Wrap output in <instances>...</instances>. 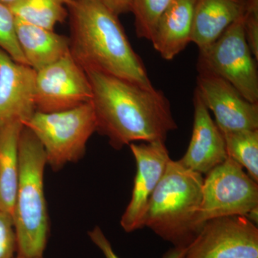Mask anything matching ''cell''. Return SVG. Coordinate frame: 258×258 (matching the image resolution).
<instances>
[{"label": "cell", "mask_w": 258, "mask_h": 258, "mask_svg": "<svg viewBox=\"0 0 258 258\" xmlns=\"http://www.w3.org/2000/svg\"><path fill=\"white\" fill-rule=\"evenodd\" d=\"M92 89L96 132L115 150L137 142H165L177 128L165 93L96 71H86Z\"/></svg>", "instance_id": "cell-1"}, {"label": "cell", "mask_w": 258, "mask_h": 258, "mask_svg": "<svg viewBox=\"0 0 258 258\" xmlns=\"http://www.w3.org/2000/svg\"><path fill=\"white\" fill-rule=\"evenodd\" d=\"M203 181V174L170 159L149 200L144 227L174 247L186 248L202 229L198 218Z\"/></svg>", "instance_id": "cell-3"}, {"label": "cell", "mask_w": 258, "mask_h": 258, "mask_svg": "<svg viewBox=\"0 0 258 258\" xmlns=\"http://www.w3.org/2000/svg\"><path fill=\"white\" fill-rule=\"evenodd\" d=\"M117 16L129 13L132 9L133 0H102Z\"/></svg>", "instance_id": "cell-25"}, {"label": "cell", "mask_w": 258, "mask_h": 258, "mask_svg": "<svg viewBox=\"0 0 258 258\" xmlns=\"http://www.w3.org/2000/svg\"><path fill=\"white\" fill-rule=\"evenodd\" d=\"M24 124L11 120L0 124V210L12 215L19 173V140Z\"/></svg>", "instance_id": "cell-17"}, {"label": "cell", "mask_w": 258, "mask_h": 258, "mask_svg": "<svg viewBox=\"0 0 258 258\" xmlns=\"http://www.w3.org/2000/svg\"><path fill=\"white\" fill-rule=\"evenodd\" d=\"M249 0H197L191 42L199 49L216 41L247 12Z\"/></svg>", "instance_id": "cell-14"}, {"label": "cell", "mask_w": 258, "mask_h": 258, "mask_svg": "<svg viewBox=\"0 0 258 258\" xmlns=\"http://www.w3.org/2000/svg\"><path fill=\"white\" fill-rule=\"evenodd\" d=\"M227 157L247 170L258 183V129L222 133Z\"/></svg>", "instance_id": "cell-19"}, {"label": "cell", "mask_w": 258, "mask_h": 258, "mask_svg": "<svg viewBox=\"0 0 258 258\" xmlns=\"http://www.w3.org/2000/svg\"><path fill=\"white\" fill-rule=\"evenodd\" d=\"M258 207V183L240 164L227 157L204 178L199 225L217 217L246 216Z\"/></svg>", "instance_id": "cell-7"}, {"label": "cell", "mask_w": 258, "mask_h": 258, "mask_svg": "<svg viewBox=\"0 0 258 258\" xmlns=\"http://www.w3.org/2000/svg\"><path fill=\"white\" fill-rule=\"evenodd\" d=\"M71 0H20L10 8L15 16L27 23L54 30L69 18Z\"/></svg>", "instance_id": "cell-18"}, {"label": "cell", "mask_w": 258, "mask_h": 258, "mask_svg": "<svg viewBox=\"0 0 258 258\" xmlns=\"http://www.w3.org/2000/svg\"><path fill=\"white\" fill-rule=\"evenodd\" d=\"M194 123L189 147L179 162L190 170L206 175L227 159L225 139L195 89Z\"/></svg>", "instance_id": "cell-13"}, {"label": "cell", "mask_w": 258, "mask_h": 258, "mask_svg": "<svg viewBox=\"0 0 258 258\" xmlns=\"http://www.w3.org/2000/svg\"><path fill=\"white\" fill-rule=\"evenodd\" d=\"M88 235L93 243L101 249L105 257L119 258L113 250L111 242L107 239L106 235L99 227L97 226L92 230L88 232ZM185 252L186 248L174 247L165 254L164 258H184Z\"/></svg>", "instance_id": "cell-24"}, {"label": "cell", "mask_w": 258, "mask_h": 258, "mask_svg": "<svg viewBox=\"0 0 258 258\" xmlns=\"http://www.w3.org/2000/svg\"><path fill=\"white\" fill-rule=\"evenodd\" d=\"M129 146L137 163V174L132 199L120 220V225L126 232L144 228L149 200L171 159L165 142H142Z\"/></svg>", "instance_id": "cell-10"}, {"label": "cell", "mask_w": 258, "mask_h": 258, "mask_svg": "<svg viewBox=\"0 0 258 258\" xmlns=\"http://www.w3.org/2000/svg\"><path fill=\"white\" fill-rule=\"evenodd\" d=\"M15 30L27 64L35 71L70 53L69 38L16 18Z\"/></svg>", "instance_id": "cell-16"}, {"label": "cell", "mask_w": 258, "mask_h": 258, "mask_svg": "<svg viewBox=\"0 0 258 258\" xmlns=\"http://www.w3.org/2000/svg\"><path fill=\"white\" fill-rule=\"evenodd\" d=\"M24 125L42 144L47 164L55 171L82 159L88 141L96 132L91 102L63 111L35 112Z\"/></svg>", "instance_id": "cell-5"}, {"label": "cell", "mask_w": 258, "mask_h": 258, "mask_svg": "<svg viewBox=\"0 0 258 258\" xmlns=\"http://www.w3.org/2000/svg\"><path fill=\"white\" fill-rule=\"evenodd\" d=\"M68 10L70 54L85 71L154 87L118 16L102 0H71Z\"/></svg>", "instance_id": "cell-2"}, {"label": "cell", "mask_w": 258, "mask_h": 258, "mask_svg": "<svg viewBox=\"0 0 258 258\" xmlns=\"http://www.w3.org/2000/svg\"><path fill=\"white\" fill-rule=\"evenodd\" d=\"M198 91L204 104L215 117L222 133L258 129V103H252L228 81L198 74Z\"/></svg>", "instance_id": "cell-11"}, {"label": "cell", "mask_w": 258, "mask_h": 258, "mask_svg": "<svg viewBox=\"0 0 258 258\" xmlns=\"http://www.w3.org/2000/svg\"><path fill=\"white\" fill-rule=\"evenodd\" d=\"M46 156L42 144L24 125L19 140V173L13 217L16 257H43L50 235V222L44 193Z\"/></svg>", "instance_id": "cell-4"}, {"label": "cell", "mask_w": 258, "mask_h": 258, "mask_svg": "<svg viewBox=\"0 0 258 258\" xmlns=\"http://www.w3.org/2000/svg\"><path fill=\"white\" fill-rule=\"evenodd\" d=\"M173 0H133L131 12L139 38L150 41L159 18Z\"/></svg>", "instance_id": "cell-20"}, {"label": "cell", "mask_w": 258, "mask_h": 258, "mask_svg": "<svg viewBox=\"0 0 258 258\" xmlns=\"http://www.w3.org/2000/svg\"><path fill=\"white\" fill-rule=\"evenodd\" d=\"M15 23L16 17L10 8L0 3V49L19 63L27 64L17 39Z\"/></svg>", "instance_id": "cell-21"}, {"label": "cell", "mask_w": 258, "mask_h": 258, "mask_svg": "<svg viewBox=\"0 0 258 258\" xmlns=\"http://www.w3.org/2000/svg\"><path fill=\"white\" fill-rule=\"evenodd\" d=\"M18 242L13 217L0 210V258H16Z\"/></svg>", "instance_id": "cell-22"}, {"label": "cell", "mask_w": 258, "mask_h": 258, "mask_svg": "<svg viewBox=\"0 0 258 258\" xmlns=\"http://www.w3.org/2000/svg\"><path fill=\"white\" fill-rule=\"evenodd\" d=\"M16 258H25V257H16ZM28 258H43V257H28Z\"/></svg>", "instance_id": "cell-28"}, {"label": "cell", "mask_w": 258, "mask_h": 258, "mask_svg": "<svg viewBox=\"0 0 258 258\" xmlns=\"http://www.w3.org/2000/svg\"><path fill=\"white\" fill-rule=\"evenodd\" d=\"M196 1L173 0L159 18L150 41L164 60H172L191 42Z\"/></svg>", "instance_id": "cell-15"}, {"label": "cell", "mask_w": 258, "mask_h": 258, "mask_svg": "<svg viewBox=\"0 0 258 258\" xmlns=\"http://www.w3.org/2000/svg\"><path fill=\"white\" fill-rule=\"evenodd\" d=\"M35 75L0 49V124L11 120L25 124L35 113Z\"/></svg>", "instance_id": "cell-12"}, {"label": "cell", "mask_w": 258, "mask_h": 258, "mask_svg": "<svg viewBox=\"0 0 258 258\" xmlns=\"http://www.w3.org/2000/svg\"><path fill=\"white\" fill-rule=\"evenodd\" d=\"M35 72V112L63 111L91 101L88 75L71 54Z\"/></svg>", "instance_id": "cell-8"}, {"label": "cell", "mask_w": 258, "mask_h": 258, "mask_svg": "<svg viewBox=\"0 0 258 258\" xmlns=\"http://www.w3.org/2000/svg\"><path fill=\"white\" fill-rule=\"evenodd\" d=\"M244 30L249 49L258 61V0H249L244 15Z\"/></svg>", "instance_id": "cell-23"}, {"label": "cell", "mask_w": 258, "mask_h": 258, "mask_svg": "<svg viewBox=\"0 0 258 258\" xmlns=\"http://www.w3.org/2000/svg\"><path fill=\"white\" fill-rule=\"evenodd\" d=\"M184 258H258V228L245 216L211 219L186 248Z\"/></svg>", "instance_id": "cell-9"}, {"label": "cell", "mask_w": 258, "mask_h": 258, "mask_svg": "<svg viewBox=\"0 0 258 258\" xmlns=\"http://www.w3.org/2000/svg\"><path fill=\"white\" fill-rule=\"evenodd\" d=\"M244 15L216 41L199 49L197 68L199 74L225 79L247 101L258 103V61L246 40Z\"/></svg>", "instance_id": "cell-6"}, {"label": "cell", "mask_w": 258, "mask_h": 258, "mask_svg": "<svg viewBox=\"0 0 258 258\" xmlns=\"http://www.w3.org/2000/svg\"><path fill=\"white\" fill-rule=\"evenodd\" d=\"M247 219L252 222H253L255 225H257L258 222V207L257 208H255L252 209L251 211L249 212V213L247 214L245 216Z\"/></svg>", "instance_id": "cell-26"}, {"label": "cell", "mask_w": 258, "mask_h": 258, "mask_svg": "<svg viewBox=\"0 0 258 258\" xmlns=\"http://www.w3.org/2000/svg\"><path fill=\"white\" fill-rule=\"evenodd\" d=\"M20 0H0V3L11 8L13 5L17 4Z\"/></svg>", "instance_id": "cell-27"}]
</instances>
